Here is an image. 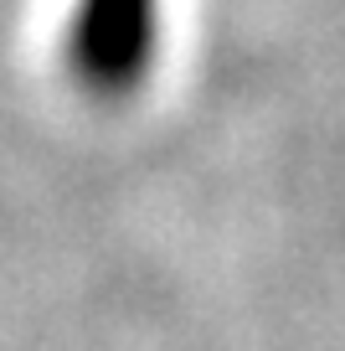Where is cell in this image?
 Masks as SVG:
<instances>
[{
    "label": "cell",
    "instance_id": "obj_1",
    "mask_svg": "<svg viewBox=\"0 0 345 351\" xmlns=\"http://www.w3.org/2000/svg\"><path fill=\"white\" fill-rule=\"evenodd\" d=\"M160 52V0H73L67 67L93 99H129Z\"/></svg>",
    "mask_w": 345,
    "mask_h": 351
}]
</instances>
